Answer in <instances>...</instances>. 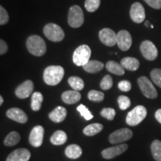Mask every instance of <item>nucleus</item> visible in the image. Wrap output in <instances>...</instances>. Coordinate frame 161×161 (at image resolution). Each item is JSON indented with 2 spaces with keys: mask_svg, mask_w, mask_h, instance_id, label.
<instances>
[{
  "mask_svg": "<svg viewBox=\"0 0 161 161\" xmlns=\"http://www.w3.org/2000/svg\"><path fill=\"white\" fill-rule=\"evenodd\" d=\"M64 75V69L60 66H49L43 72V80L46 84L55 86L61 81Z\"/></svg>",
  "mask_w": 161,
  "mask_h": 161,
  "instance_id": "obj_1",
  "label": "nucleus"
},
{
  "mask_svg": "<svg viewBox=\"0 0 161 161\" xmlns=\"http://www.w3.org/2000/svg\"><path fill=\"white\" fill-rule=\"evenodd\" d=\"M27 49L31 55L37 56L43 55L46 52V45L43 38L38 35H31L26 40Z\"/></svg>",
  "mask_w": 161,
  "mask_h": 161,
  "instance_id": "obj_2",
  "label": "nucleus"
},
{
  "mask_svg": "<svg viewBox=\"0 0 161 161\" xmlns=\"http://www.w3.org/2000/svg\"><path fill=\"white\" fill-rule=\"evenodd\" d=\"M147 116V110L144 106L137 105L128 113L126 123L130 126H136L141 123Z\"/></svg>",
  "mask_w": 161,
  "mask_h": 161,
  "instance_id": "obj_3",
  "label": "nucleus"
},
{
  "mask_svg": "<svg viewBox=\"0 0 161 161\" xmlns=\"http://www.w3.org/2000/svg\"><path fill=\"white\" fill-rule=\"evenodd\" d=\"M91 56V49L87 45H81L78 46L75 50L72 56L73 63L76 66H84L90 60Z\"/></svg>",
  "mask_w": 161,
  "mask_h": 161,
  "instance_id": "obj_4",
  "label": "nucleus"
},
{
  "mask_svg": "<svg viewBox=\"0 0 161 161\" xmlns=\"http://www.w3.org/2000/svg\"><path fill=\"white\" fill-rule=\"evenodd\" d=\"M43 33L46 37L52 42H60L65 36L63 29L55 23H48L43 29Z\"/></svg>",
  "mask_w": 161,
  "mask_h": 161,
  "instance_id": "obj_5",
  "label": "nucleus"
},
{
  "mask_svg": "<svg viewBox=\"0 0 161 161\" xmlns=\"http://www.w3.org/2000/svg\"><path fill=\"white\" fill-rule=\"evenodd\" d=\"M84 21V13L78 5H73L70 8L68 14V23L72 28H79Z\"/></svg>",
  "mask_w": 161,
  "mask_h": 161,
  "instance_id": "obj_6",
  "label": "nucleus"
},
{
  "mask_svg": "<svg viewBox=\"0 0 161 161\" xmlns=\"http://www.w3.org/2000/svg\"><path fill=\"white\" fill-rule=\"evenodd\" d=\"M137 83L142 94L146 98L154 99L158 97V92H157L155 87L151 82V80L146 76H142V77L139 78L137 79Z\"/></svg>",
  "mask_w": 161,
  "mask_h": 161,
  "instance_id": "obj_7",
  "label": "nucleus"
},
{
  "mask_svg": "<svg viewBox=\"0 0 161 161\" xmlns=\"http://www.w3.org/2000/svg\"><path fill=\"white\" fill-rule=\"evenodd\" d=\"M133 133L128 128H121L110 134L109 142L112 144L122 143L129 140L132 137Z\"/></svg>",
  "mask_w": 161,
  "mask_h": 161,
  "instance_id": "obj_8",
  "label": "nucleus"
},
{
  "mask_svg": "<svg viewBox=\"0 0 161 161\" xmlns=\"http://www.w3.org/2000/svg\"><path fill=\"white\" fill-rule=\"evenodd\" d=\"M140 52L142 56L148 60H154L158 55V49L149 40H145L141 43Z\"/></svg>",
  "mask_w": 161,
  "mask_h": 161,
  "instance_id": "obj_9",
  "label": "nucleus"
},
{
  "mask_svg": "<svg viewBox=\"0 0 161 161\" xmlns=\"http://www.w3.org/2000/svg\"><path fill=\"white\" fill-rule=\"evenodd\" d=\"M44 136V128L41 125L34 127L29 134V142L33 147L38 148L43 144Z\"/></svg>",
  "mask_w": 161,
  "mask_h": 161,
  "instance_id": "obj_10",
  "label": "nucleus"
},
{
  "mask_svg": "<svg viewBox=\"0 0 161 161\" xmlns=\"http://www.w3.org/2000/svg\"><path fill=\"white\" fill-rule=\"evenodd\" d=\"M130 17L132 21L136 23H141L146 19V12L142 4L134 3L130 7Z\"/></svg>",
  "mask_w": 161,
  "mask_h": 161,
  "instance_id": "obj_11",
  "label": "nucleus"
},
{
  "mask_svg": "<svg viewBox=\"0 0 161 161\" xmlns=\"http://www.w3.org/2000/svg\"><path fill=\"white\" fill-rule=\"evenodd\" d=\"M116 43L122 51H128L132 44V37L130 34L126 30L119 31L116 37Z\"/></svg>",
  "mask_w": 161,
  "mask_h": 161,
  "instance_id": "obj_12",
  "label": "nucleus"
},
{
  "mask_svg": "<svg viewBox=\"0 0 161 161\" xmlns=\"http://www.w3.org/2000/svg\"><path fill=\"white\" fill-rule=\"evenodd\" d=\"M98 37L101 42L107 46H113L116 43L117 35L110 29H102L99 31Z\"/></svg>",
  "mask_w": 161,
  "mask_h": 161,
  "instance_id": "obj_13",
  "label": "nucleus"
},
{
  "mask_svg": "<svg viewBox=\"0 0 161 161\" xmlns=\"http://www.w3.org/2000/svg\"><path fill=\"white\" fill-rule=\"evenodd\" d=\"M128 146L127 144L117 145V146L104 149L102 152V155L103 157V158L107 159V160H110V159H113L122 154V153H124L128 149Z\"/></svg>",
  "mask_w": 161,
  "mask_h": 161,
  "instance_id": "obj_14",
  "label": "nucleus"
},
{
  "mask_svg": "<svg viewBox=\"0 0 161 161\" xmlns=\"http://www.w3.org/2000/svg\"><path fill=\"white\" fill-rule=\"evenodd\" d=\"M34 90V83L31 80L24 81L15 90V95L19 98H26L31 96Z\"/></svg>",
  "mask_w": 161,
  "mask_h": 161,
  "instance_id": "obj_15",
  "label": "nucleus"
},
{
  "mask_svg": "<svg viewBox=\"0 0 161 161\" xmlns=\"http://www.w3.org/2000/svg\"><path fill=\"white\" fill-rule=\"evenodd\" d=\"M31 152L26 148H18L8 156L6 161H29Z\"/></svg>",
  "mask_w": 161,
  "mask_h": 161,
  "instance_id": "obj_16",
  "label": "nucleus"
},
{
  "mask_svg": "<svg viewBox=\"0 0 161 161\" xmlns=\"http://www.w3.org/2000/svg\"><path fill=\"white\" fill-rule=\"evenodd\" d=\"M6 115L9 119L19 123L24 124L28 121V116L25 113L17 108H13L8 110V111L6 112Z\"/></svg>",
  "mask_w": 161,
  "mask_h": 161,
  "instance_id": "obj_17",
  "label": "nucleus"
},
{
  "mask_svg": "<svg viewBox=\"0 0 161 161\" xmlns=\"http://www.w3.org/2000/svg\"><path fill=\"white\" fill-rule=\"evenodd\" d=\"M81 98V95L76 90H67L63 92L61 98L64 103L67 104H73L79 102Z\"/></svg>",
  "mask_w": 161,
  "mask_h": 161,
  "instance_id": "obj_18",
  "label": "nucleus"
},
{
  "mask_svg": "<svg viewBox=\"0 0 161 161\" xmlns=\"http://www.w3.org/2000/svg\"><path fill=\"white\" fill-rule=\"evenodd\" d=\"M66 114H67V111H66V108H64V107L58 106L50 113L49 117L52 122L60 123L65 119Z\"/></svg>",
  "mask_w": 161,
  "mask_h": 161,
  "instance_id": "obj_19",
  "label": "nucleus"
},
{
  "mask_svg": "<svg viewBox=\"0 0 161 161\" xmlns=\"http://www.w3.org/2000/svg\"><path fill=\"white\" fill-rule=\"evenodd\" d=\"M121 65L130 71H136L140 67V61L135 58L126 57L121 60Z\"/></svg>",
  "mask_w": 161,
  "mask_h": 161,
  "instance_id": "obj_20",
  "label": "nucleus"
},
{
  "mask_svg": "<svg viewBox=\"0 0 161 161\" xmlns=\"http://www.w3.org/2000/svg\"><path fill=\"white\" fill-rule=\"evenodd\" d=\"M65 154L68 158L78 159L81 156L82 149L79 146L76 144L69 145L66 148Z\"/></svg>",
  "mask_w": 161,
  "mask_h": 161,
  "instance_id": "obj_21",
  "label": "nucleus"
},
{
  "mask_svg": "<svg viewBox=\"0 0 161 161\" xmlns=\"http://www.w3.org/2000/svg\"><path fill=\"white\" fill-rule=\"evenodd\" d=\"M104 68V64L98 60H89L85 65L83 66V69L89 73H96Z\"/></svg>",
  "mask_w": 161,
  "mask_h": 161,
  "instance_id": "obj_22",
  "label": "nucleus"
},
{
  "mask_svg": "<svg viewBox=\"0 0 161 161\" xmlns=\"http://www.w3.org/2000/svg\"><path fill=\"white\" fill-rule=\"evenodd\" d=\"M106 69H108V72L116 75H123L125 74V69L123 66L113 60H110L107 63Z\"/></svg>",
  "mask_w": 161,
  "mask_h": 161,
  "instance_id": "obj_23",
  "label": "nucleus"
},
{
  "mask_svg": "<svg viewBox=\"0 0 161 161\" xmlns=\"http://www.w3.org/2000/svg\"><path fill=\"white\" fill-rule=\"evenodd\" d=\"M67 140V135L63 130H57L52 134L50 141L55 146H60L65 143Z\"/></svg>",
  "mask_w": 161,
  "mask_h": 161,
  "instance_id": "obj_24",
  "label": "nucleus"
},
{
  "mask_svg": "<svg viewBox=\"0 0 161 161\" xmlns=\"http://www.w3.org/2000/svg\"><path fill=\"white\" fill-rule=\"evenodd\" d=\"M43 101V96L41 92H35L31 96V107L34 111H39L41 108L42 103Z\"/></svg>",
  "mask_w": 161,
  "mask_h": 161,
  "instance_id": "obj_25",
  "label": "nucleus"
},
{
  "mask_svg": "<svg viewBox=\"0 0 161 161\" xmlns=\"http://www.w3.org/2000/svg\"><path fill=\"white\" fill-rule=\"evenodd\" d=\"M103 129V125L100 123L90 124L84 128L83 132L86 136H92L98 134Z\"/></svg>",
  "mask_w": 161,
  "mask_h": 161,
  "instance_id": "obj_26",
  "label": "nucleus"
},
{
  "mask_svg": "<svg viewBox=\"0 0 161 161\" xmlns=\"http://www.w3.org/2000/svg\"><path fill=\"white\" fill-rule=\"evenodd\" d=\"M20 139L21 137H20L19 133L17 131H11L5 137V140H4V144L6 146H14L19 142Z\"/></svg>",
  "mask_w": 161,
  "mask_h": 161,
  "instance_id": "obj_27",
  "label": "nucleus"
},
{
  "mask_svg": "<svg viewBox=\"0 0 161 161\" xmlns=\"http://www.w3.org/2000/svg\"><path fill=\"white\" fill-rule=\"evenodd\" d=\"M151 152L156 161H161V141L155 140L151 145Z\"/></svg>",
  "mask_w": 161,
  "mask_h": 161,
  "instance_id": "obj_28",
  "label": "nucleus"
},
{
  "mask_svg": "<svg viewBox=\"0 0 161 161\" xmlns=\"http://www.w3.org/2000/svg\"><path fill=\"white\" fill-rule=\"evenodd\" d=\"M68 83L69 86L76 91H80L84 87V82L81 78L77 76H72L68 79Z\"/></svg>",
  "mask_w": 161,
  "mask_h": 161,
  "instance_id": "obj_29",
  "label": "nucleus"
},
{
  "mask_svg": "<svg viewBox=\"0 0 161 161\" xmlns=\"http://www.w3.org/2000/svg\"><path fill=\"white\" fill-rule=\"evenodd\" d=\"M87 97L90 101H92V102H99L104 100V94L102 92L92 90L88 92Z\"/></svg>",
  "mask_w": 161,
  "mask_h": 161,
  "instance_id": "obj_30",
  "label": "nucleus"
},
{
  "mask_svg": "<svg viewBox=\"0 0 161 161\" xmlns=\"http://www.w3.org/2000/svg\"><path fill=\"white\" fill-rule=\"evenodd\" d=\"M84 6L87 11L94 12L99 8L100 0H86Z\"/></svg>",
  "mask_w": 161,
  "mask_h": 161,
  "instance_id": "obj_31",
  "label": "nucleus"
},
{
  "mask_svg": "<svg viewBox=\"0 0 161 161\" xmlns=\"http://www.w3.org/2000/svg\"><path fill=\"white\" fill-rule=\"evenodd\" d=\"M77 110L80 113V116H82L86 120L89 121L93 118V115L91 114L89 109L84 106V104H80L77 107Z\"/></svg>",
  "mask_w": 161,
  "mask_h": 161,
  "instance_id": "obj_32",
  "label": "nucleus"
},
{
  "mask_svg": "<svg viewBox=\"0 0 161 161\" xmlns=\"http://www.w3.org/2000/svg\"><path fill=\"white\" fill-rule=\"evenodd\" d=\"M119 107L121 110H124L128 109L130 106V100L128 97L125 96H119L117 99Z\"/></svg>",
  "mask_w": 161,
  "mask_h": 161,
  "instance_id": "obj_33",
  "label": "nucleus"
},
{
  "mask_svg": "<svg viewBox=\"0 0 161 161\" xmlns=\"http://www.w3.org/2000/svg\"><path fill=\"white\" fill-rule=\"evenodd\" d=\"M113 86L112 77L109 75H107L102 78L100 83V87L104 90H110Z\"/></svg>",
  "mask_w": 161,
  "mask_h": 161,
  "instance_id": "obj_34",
  "label": "nucleus"
},
{
  "mask_svg": "<svg viewBox=\"0 0 161 161\" xmlns=\"http://www.w3.org/2000/svg\"><path fill=\"white\" fill-rule=\"evenodd\" d=\"M150 75L153 82L161 88V69H154L151 72Z\"/></svg>",
  "mask_w": 161,
  "mask_h": 161,
  "instance_id": "obj_35",
  "label": "nucleus"
},
{
  "mask_svg": "<svg viewBox=\"0 0 161 161\" xmlns=\"http://www.w3.org/2000/svg\"><path fill=\"white\" fill-rule=\"evenodd\" d=\"M101 116H103L104 118H106L108 120H114V117L116 116V111L114 108H104L101 110L100 113Z\"/></svg>",
  "mask_w": 161,
  "mask_h": 161,
  "instance_id": "obj_36",
  "label": "nucleus"
},
{
  "mask_svg": "<svg viewBox=\"0 0 161 161\" xmlns=\"http://www.w3.org/2000/svg\"><path fill=\"white\" fill-rule=\"evenodd\" d=\"M9 16L6 10L4 8L3 6L0 7V25H5L8 22Z\"/></svg>",
  "mask_w": 161,
  "mask_h": 161,
  "instance_id": "obj_37",
  "label": "nucleus"
},
{
  "mask_svg": "<svg viewBox=\"0 0 161 161\" xmlns=\"http://www.w3.org/2000/svg\"><path fill=\"white\" fill-rule=\"evenodd\" d=\"M119 89L123 92H128L131 89V84L130 81L127 80H121L119 83L118 84Z\"/></svg>",
  "mask_w": 161,
  "mask_h": 161,
  "instance_id": "obj_38",
  "label": "nucleus"
},
{
  "mask_svg": "<svg viewBox=\"0 0 161 161\" xmlns=\"http://www.w3.org/2000/svg\"><path fill=\"white\" fill-rule=\"evenodd\" d=\"M148 5L154 9L161 8V0H143Z\"/></svg>",
  "mask_w": 161,
  "mask_h": 161,
  "instance_id": "obj_39",
  "label": "nucleus"
},
{
  "mask_svg": "<svg viewBox=\"0 0 161 161\" xmlns=\"http://www.w3.org/2000/svg\"><path fill=\"white\" fill-rule=\"evenodd\" d=\"M8 51V45L3 40H0V54L2 55L5 54Z\"/></svg>",
  "mask_w": 161,
  "mask_h": 161,
  "instance_id": "obj_40",
  "label": "nucleus"
},
{
  "mask_svg": "<svg viewBox=\"0 0 161 161\" xmlns=\"http://www.w3.org/2000/svg\"><path fill=\"white\" fill-rule=\"evenodd\" d=\"M154 116H155V119L158 120V122L161 124V109H158L157 110Z\"/></svg>",
  "mask_w": 161,
  "mask_h": 161,
  "instance_id": "obj_41",
  "label": "nucleus"
},
{
  "mask_svg": "<svg viewBox=\"0 0 161 161\" xmlns=\"http://www.w3.org/2000/svg\"><path fill=\"white\" fill-rule=\"evenodd\" d=\"M3 102H4V100H3V96H0V104H1V105L3 104Z\"/></svg>",
  "mask_w": 161,
  "mask_h": 161,
  "instance_id": "obj_42",
  "label": "nucleus"
},
{
  "mask_svg": "<svg viewBox=\"0 0 161 161\" xmlns=\"http://www.w3.org/2000/svg\"><path fill=\"white\" fill-rule=\"evenodd\" d=\"M149 25H150L149 21H146V23H145V25H146V27H149Z\"/></svg>",
  "mask_w": 161,
  "mask_h": 161,
  "instance_id": "obj_43",
  "label": "nucleus"
}]
</instances>
